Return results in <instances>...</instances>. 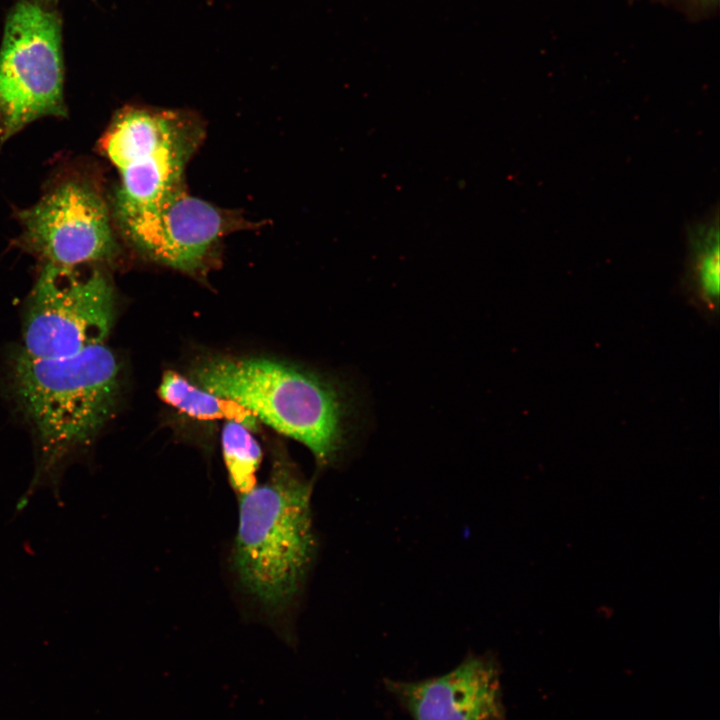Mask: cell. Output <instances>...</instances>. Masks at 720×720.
<instances>
[{
    "label": "cell",
    "instance_id": "1",
    "mask_svg": "<svg viewBox=\"0 0 720 720\" xmlns=\"http://www.w3.org/2000/svg\"><path fill=\"white\" fill-rule=\"evenodd\" d=\"M6 386L34 440V473L16 504L19 513L39 490L59 499L67 469L89 458L115 412L120 366L104 343L56 358L17 350L8 362Z\"/></svg>",
    "mask_w": 720,
    "mask_h": 720
},
{
    "label": "cell",
    "instance_id": "2",
    "mask_svg": "<svg viewBox=\"0 0 720 720\" xmlns=\"http://www.w3.org/2000/svg\"><path fill=\"white\" fill-rule=\"evenodd\" d=\"M200 387L305 445L320 466L347 445L353 401L346 383L264 358H217L194 371Z\"/></svg>",
    "mask_w": 720,
    "mask_h": 720
},
{
    "label": "cell",
    "instance_id": "3",
    "mask_svg": "<svg viewBox=\"0 0 720 720\" xmlns=\"http://www.w3.org/2000/svg\"><path fill=\"white\" fill-rule=\"evenodd\" d=\"M311 488L285 461L239 499L232 564L242 588L266 611L294 602L315 555Z\"/></svg>",
    "mask_w": 720,
    "mask_h": 720
},
{
    "label": "cell",
    "instance_id": "4",
    "mask_svg": "<svg viewBox=\"0 0 720 720\" xmlns=\"http://www.w3.org/2000/svg\"><path fill=\"white\" fill-rule=\"evenodd\" d=\"M203 137L200 120L190 112L128 107L117 113L100 142L120 176L113 213L144 206L183 185Z\"/></svg>",
    "mask_w": 720,
    "mask_h": 720
},
{
    "label": "cell",
    "instance_id": "5",
    "mask_svg": "<svg viewBox=\"0 0 720 720\" xmlns=\"http://www.w3.org/2000/svg\"><path fill=\"white\" fill-rule=\"evenodd\" d=\"M115 306L114 287L99 265L43 264L26 302L20 351L56 358L102 344Z\"/></svg>",
    "mask_w": 720,
    "mask_h": 720
},
{
    "label": "cell",
    "instance_id": "6",
    "mask_svg": "<svg viewBox=\"0 0 720 720\" xmlns=\"http://www.w3.org/2000/svg\"><path fill=\"white\" fill-rule=\"evenodd\" d=\"M65 115L60 21L37 3L20 1L0 47V141L39 118Z\"/></svg>",
    "mask_w": 720,
    "mask_h": 720
},
{
    "label": "cell",
    "instance_id": "7",
    "mask_svg": "<svg viewBox=\"0 0 720 720\" xmlns=\"http://www.w3.org/2000/svg\"><path fill=\"white\" fill-rule=\"evenodd\" d=\"M114 218L139 252L184 272L200 270L226 235L249 227L242 216L189 194L184 184Z\"/></svg>",
    "mask_w": 720,
    "mask_h": 720
},
{
    "label": "cell",
    "instance_id": "8",
    "mask_svg": "<svg viewBox=\"0 0 720 720\" xmlns=\"http://www.w3.org/2000/svg\"><path fill=\"white\" fill-rule=\"evenodd\" d=\"M19 242L43 264L99 265L117 252L107 204L85 180L67 179L18 214Z\"/></svg>",
    "mask_w": 720,
    "mask_h": 720
},
{
    "label": "cell",
    "instance_id": "9",
    "mask_svg": "<svg viewBox=\"0 0 720 720\" xmlns=\"http://www.w3.org/2000/svg\"><path fill=\"white\" fill-rule=\"evenodd\" d=\"M384 684L412 720H505L500 669L491 656L468 655L444 675Z\"/></svg>",
    "mask_w": 720,
    "mask_h": 720
},
{
    "label": "cell",
    "instance_id": "10",
    "mask_svg": "<svg viewBox=\"0 0 720 720\" xmlns=\"http://www.w3.org/2000/svg\"><path fill=\"white\" fill-rule=\"evenodd\" d=\"M682 290L688 302L712 322L719 315L720 246L718 212L688 229Z\"/></svg>",
    "mask_w": 720,
    "mask_h": 720
},
{
    "label": "cell",
    "instance_id": "11",
    "mask_svg": "<svg viewBox=\"0 0 720 720\" xmlns=\"http://www.w3.org/2000/svg\"><path fill=\"white\" fill-rule=\"evenodd\" d=\"M161 398L180 411L200 419H226L239 423L250 431L259 428L257 418L244 407L197 387L176 372L167 371L159 387Z\"/></svg>",
    "mask_w": 720,
    "mask_h": 720
},
{
    "label": "cell",
    "instance_id": "12",
    "mask_svg": "<svg viewBox=\"0 0 720 720\" xmlns=\"http://www.w3.org/2000/svg\"><path fill=\"white\" fill-rule=\"evenodd\" d=\"M222 450L229 481L240 496L253 489L259 469L262 451L245 426L227 421L222 431Z\"/></svg>",
    "mask_w": 720,
    "mask_h": 720
},
{
    "label": "cell",
    "instance_id": "13",
    "mask_svg": "<svg viewBox=\"0 0 720 720\" xmlns=\"http://www.w3.org/2000/svg\"><path fill=\"white\" fill-rule=\"evenodd\" d=\"M634 1V0H632ZM678 8L694 20L712 15L719 7V0H650Z\"/></svg>",
    "mask_w": 720,
    "mask_h": 720
}]
</instances>
